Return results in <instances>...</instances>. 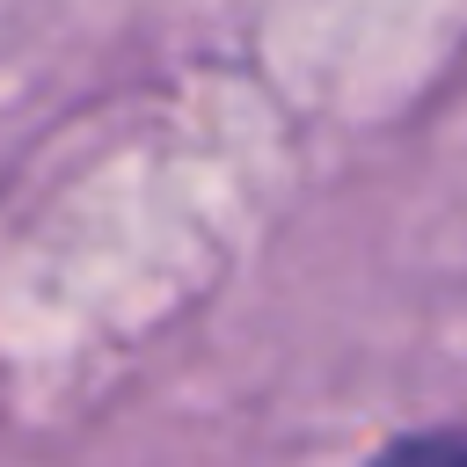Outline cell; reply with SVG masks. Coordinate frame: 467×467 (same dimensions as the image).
I'll list each match as a JSON object with an SVG mask.
<instances>
[{
	"mask_svg": "<svg viewBox=\"0 0 467 467\" xmlns=\"http://www.w3.org/2000/svg\"><path fill=\"white\" fill-rule=\"evenodd\" d=\"M372 467H467V431H416V438H394Z\"/></svg>",
	"mask_w": 467,
	"mask_h": 467,
	"instance_id": "6da1fadb",
	"label": "cell"
}]
</instances>
